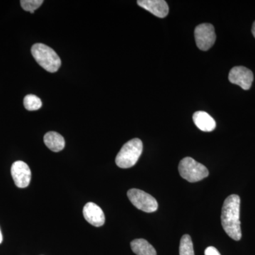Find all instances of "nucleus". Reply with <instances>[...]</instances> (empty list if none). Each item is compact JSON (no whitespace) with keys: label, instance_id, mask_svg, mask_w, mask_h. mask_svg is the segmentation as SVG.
Listing matches in <instances>:
<instances>
[{"label":"nucleus","instance_id":"obj_16","mask_svg":"<svg viewBox=\"0 0 255 255\" xmlns=\"http://www.w3.org/2000/svg\"><path fill=\"white\" fill-rule=\"evenodd\" d=\"M21 7L26 11L33 14L43 3V0H21L20 1Z\"/></svg>","mask_w":255,"mask_h":255},{"label":"nucleus","instance_id":"obj_3","mask_svg":"<svg viewBox=\"0 0 255 255\" xmlns=\"http://www.w3.org/2000/svg\"><path fill=\"white\" fill-rule=\"evenodd\" d=\"M142 152V142L139 138H133L124 144L116 157V164L120 168L133 167Z\"/></svg>","mask_w":255,"mask_h":255},{"label":"nucleus","instance_id":"obj_19","mask_svg":"<svg viewBox=\"0 0 255 255\" xmlns=\"http://www.w3.org/2000/svg\"><path fill=\"white\" fill-rule=\"evenodd\" d=\"M3 238L2 234H1V230H0V244L2 243Z\"/></svg>","mask_w":255,"mask_h":255},{"label":"nucleus","instance_id":"obj_11","mask_svg":"<svg viewBox=\"0 0 255 255\" xmlns=\"http://www.w3.org/2000/svg\"><path fill=\"white\" fill-rule=\"evenodd\" d=\"M193 121L196 127L202 131L211 132L216 128V121L205 112L199 111L195 112L193 115Z\"/></svg>","mask_w":255,"mask_h":255},{"label":"nucleus","instance_id":"obj_9","mask_svg":"<svg viewBox=\"0 0 255 255\" xmlns=\"http://www.w3.org/2000/svg\"><path fill=\"white\" fill-rule=\"evenodd\" d=\"M83 216L87 222L96 227H101L105 224V214L95 203L89 202L84 206Z\"/></svg>","mask_w":255,"mask_h":255},{"label":"nucleus","instance_id":"obj_2","mask_svg":"<svg viewBox=\"0 0 255 255\" xmlns=\"http://www.w3.org/2000/svg\"><path fill=\"white\" fill-rule=\"evenodd\" d=\"M31 53L37 63L49 73H55L61 66L60 57L46 45L36 43L32 46Z\"/></svg>","mask_w":255,"mask_h":255},{"label":"nucleus","instance_id":"obj_6","mask_svg":"<svg viewBox=\"0 0 255 255\" xmlns=\"http://www.w3.org/2000/svg\"><path fill=\"white\" fill-rule=\"evenodd\" d=\"M196 46L201 50H209L216 39L214 26L211 23H201L194 31Z\"/></svg>","mask_w":255,"mask_h":255},{"label":"nucleus","instance_id":"obj_14","mask_svg":"<svg viewBox=\"0 0 255 255\" xmlns=\"http://www.w3.org/2000/svg\"><path fill=\"white\" fill-rule=\"evenodd\" d=\"M179 255H194L192 241L189 235H184L181 239Z\"/></svg>","mask_w":255,"mask_h":255},{"label":"nucleus","instance_id":"obj_1","mask_svg":"<svg viewBox=\"0 0 255 255\" xmlns=\"http://www.w3.org/2000/svg\"><path fill=\"white\" fill-rule=\"evenodd\" d=\"M240 207V196L232 194L226 198L223 203L221 212V224L225 232L230 238L236 241H239L242 238Z\"/></svg>","mask_w":255,"mask_h":255},{"label":"nucleus","instance_id":"obj_13","mask_svg":"<svg viewBox=\"0 0 255 255\" xmlns=\"http://www.w3.org/2000/svg\"><path fill=\"white\" fill-rule=\"evenodd\" d=\"M132 252L137 255H157L153 246L144 239H135L130 243Z\"/></svg>","mask_w":255,"mask_h":255},{"label":"nucleus","instance_id":"obj_5","mask_svg":"<svg viewBox=\"0 0 255 255\" xmlns=\"http://www.w3.org/2000/svg\"><path fill=\"white\" fill-rule=\"evenodd\" d=\"M127 196L132 205L144 212H155L158 208V204L155 198L140 189H130L128 191Z\"/></svg>","mask_w":255,"mask_h":255},{"label":"nucleus","instance_id":"obj_12","mask_svg":"<svg viewBox=\"0 0 255 255\" xmlns=\"http://www.w3.org/2000/svg\"><path fill=\"white\" fill-rule=\"evenodd\" d=\"M45 145L53 152H58L63 150L65 145L64 137L58 132H48L43 137Z\"/></svg>","mask_w":255,"mask_h":255},{"label":"nucleus","instance_id":"obj_17","mask_svg":"<svg viewBox=\"0 0 255 255\" xmlns=\"http://www.w3.org/2000/svg\"><path fill=\"white\" fill-rule=\"evenodd\" d=\"M205 255H221L219 251L216 249L214 247H208L206 248L205 253H204Z\"/></svg>","mask_w":255,"mask_h":255},{"label":"nucleus","instance_id":"obj_8","mask_svg":"<svg viewBox=\"0 0 255 255\" xmlns=\"http://www.w3.org/2000/svg\"><path fill=\"white\" fill-rule=\"evenodd\" d=\"M11 174L16 187L26 188L29 185L31 179V169L23 161H16L13 163Z\"/></svg>","mask_w":255,"mask_h":255},{"label":"nucleus","instance_id":"obj_4","mask_svg":"<svg viewBox=\"0 0 255 255\" xmlns=\"http://www.w3.org/2000/svg\"><path fill=\"white\" fill-rule=\"evenodd\" d=\"M179 172L181 177L189 182H199L207 177L209 174V170L205 166L190 157H184L180 161Z\"/></svg>","mask_w":255,"mask_h":255},{"label":"nucleus","instance_id":"obj_7","mask_svg":"<svg viewBox=\"0 0 255 255\" xmlns=\"http://www.w3.org/2000/svg\"><path fill=\"white\" fill-rule=\"evenodd\" d=\"M228 80L231 83L239 85L243 90H248L251 89L254 75L250 69L243 66H236L230 71Z\"/></svg>","mask_w":255,"mask_h":255},{"label":"nucleus","instance_id":"obj_15","mask_svg":"<svg viewBox=\"0 0 255 255\" xmlns=\"http://www.w3.org/2000/svg\"><path fill=\"white\" fill-rule=\"evenodd\" d=\"M23 105L25 109L28 111H36L39 110L42 107L41 99L36 95H28L24 97Z\"/></svg>","mask_w":255,"mask_h":255},{"label":"nucleus","instance_id":"obj_18","mask_svg":"<svg viewBox=\"0 0 255 255\" xmlns=\"http://www.w3.org/2000/svg\"><path fill=\"white\" fill-rule=\"evenodd\" d=\"M252 32H253V36H254L255 38V21L253 23V28H252Z\"/></svg>","mask_w":255,"mask_h":255},{"label":"nucleus","instance_id":"obj_10","mask_svg":"<svg viewBox=\"0 0 255 255\" xmlns=\"http://www.w3.org/2000/svg\"><path fill=\"white\" fill-rule=\"evenodd\" d=\"M137 4L159 18H164L169 13V6L164 0H138Z\"/></svg>","mask_w":255,"mask_h":255}]
</instances>
